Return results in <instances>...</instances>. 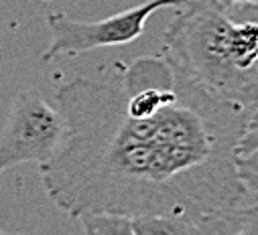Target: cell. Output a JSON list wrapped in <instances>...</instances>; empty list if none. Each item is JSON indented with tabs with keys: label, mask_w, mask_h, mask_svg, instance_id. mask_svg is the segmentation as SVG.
I'll use <instances>...</instances> for the list:
<instances>
[{
	"label": "cell",
	"mask_w": 258,
	"mask_h": 235,
	"mask_svg": "<svg viewBox=\"0 0 258 235\" xmlns=\"http://www.w3.org/2000/svg\"><path fill=\"white\" fill-rule=\"evenodd\" d=\"M55 99L63 136L41 183L68 215H175L228 235L258 213L236 172L250 113L167 53L78 77Z\"/></svg>",
	"instance_id": "1"
},
{
	"label": "cell",
	"mask_w": 258,
	"mask_h": 235,
	"mask_svg": "<svg viewBox=\"0 0 258 235\" xmlns=\"http://www.w3.org/2000/svg\"><path fill=\"white\" fill-rule=\"evenodd\" d=\"M177 5H187V0H147L139 7L90 23L74 21L61 13H51L47 17L51 43L43 53V61H53L63 55H80L102 47L126 45L143 35L147 21L157 11Z\"/></svg>",
	"instance_id": "2"
},
{
	"label": "cell",
	"mask_w": 258,
	"mask_h": 235,
	"mask_svg": "<svg viewBox=\"0 0 258 235\" xmlns=\"http://www.w3.org/2000/svg\"><path fill=\"white\" fill-rule=\"evenodd\" d=\"M61 136L63 120L49 101L35 91L17 93L0 140V174L25 162L47 164Z\"/></svg>",
	"instance_id": "3"
},
{
	"label": "cell",
	"mask_w": 258,
	"mask_h": 235,
	"mask_svg": "<svg viewBox=\"0 0 258 235\" xmlns=\"http://www.w3.org/2000/svg\"><path fill=\"white\" fill-rule=\"evenodd\" d=\"M137 235H200L198 227L189 219L175 215H141L133 217Z\"/></svg>",
	"instance_id": "4"
},
{
	"label": "cell",
	"mask_w": 258,
	"mask_h": 235,
	"mask_svg": "<svg viewBox=\"0 0 258 235\" xmlns=\"http://www.w3.org/2000/svg\"><path fill=\"white\" fill-rule=\"evenodd\" d=\"M86 235H137L133 219L114 213H88L80 217Z\"/></svg>",
	"instance_id": "5"
},
{
	"label": "cell",
	"mask_w": 258,
	"mask_h": 235,
	"mask_svg": "<svg viewBox=\"0 0 258 235\" xmlns=\"http://www.w3.org/2000/svg\"><path fill=\"white\" fill-rule=\"evenodd\" d=\"M236 172L248 195L258 203V150L236 156Z\"/></svg>",
	"instance_id": "6"
},
{
	"label": "cell",
	"mask_w": 258,
	"mask_h": 235,
	"mask_svg": "<svg viewBox=\"0 0 258 235\" xmlns=\"http://www.w3.org/2000/svg\"><path fill=\"white\" fill-rule=\"evenodd\" d=\"M206 235H218V233H206ZM228 235H258V213L242 221L236 229H232Z\"/></svg>",
	"instance_id": "7"
},
{
	"label": "cell",
	"mask_w": 258,
	"mask_h": 235,
	"mask_svg": "<svg viewBox=\"0 0 258 235\" xmlns=\"http://www.w3.org/2000/svg\"><path fill=\"white\" fill-rule=\"evenodd\" d=\"M222 9H230L234 5H258V0H218Z\"/></svg>",
	"instance_id": "8"
},
{
	"label": "cell",
	"mask_w": 258,
	"mask_h": 235,
	"mask_svg": "<svg viewBox=\"0 0 258 235\" xmlns=\"http://www.w3.org/2000/svg\"><path fill=\"white\" fill-rule=\"evenodd\" d=\"M0 235H9V233H7V231H3V229H0Z\"/></svg>",
	"instance_id": "9"
},
{
	"label": "cell",
	"mask_w": 258,
	"mask_h": 235,
	"mask_svg": "<svg viewBox=\"0 0 258 235\" xmlns=\"http://www.w3.org/2000/svg\"><path fill=\"white\" fill-rule=\"evenodd\" d=\"M45 3H51V0H45Z\"/></svg>",
	"instance_id": "10"
}]
</instances>
